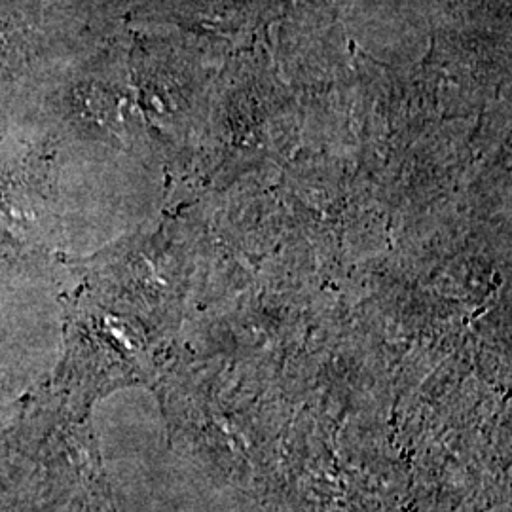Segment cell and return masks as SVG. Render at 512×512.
<instances>
[{
  "label": "cell",
  "instance_id": "cell-1",
  "mask_svg": "<svg viewBox=\"0 0 512 512\" xmlns=\"http://www.w3.org/2000/svg\"><path fill=\"white\" fill-rule=\"evenodd\" d=\"M18 406L0 393V512H50L37 459L18 435Z\"/></svg>",
  "mask_w": 512,
  "mask_h": 512
}]
</instances>
